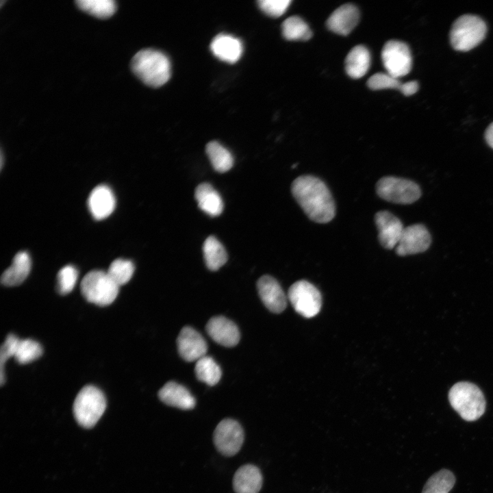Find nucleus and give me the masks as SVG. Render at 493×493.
<instances>
[{
	"label": "nucleus",
	"instance_id": "nucleus-1",
	"mask_svg": "<svg viewBox=\"0 0 493 493\" xmlns=\"http://www.w3.org/2000/svg\"><path fill=\"white\" fill-rule=\"evenodd\" d=\"M291 190L295 200L312 220L327 223L335 216V203L331 194L319 178L300 176L292 182Z\"/></svg>",
	"mask_w": 493,
	"mask_h": 493
},
{
	"label": "nucleus",
	"instance_id": "nucleus-27",
	"mask_svg": "<svg viewBox=\"0 0 493 493\" xmlns=\"http://www.w3.org/2000/svg\"><path fill=\"white\" fill-rule=\"evenodd\" d=\"M194 372L197 379L208 385H216L222 375L220 366L212 357L207 355L196 362Z\"/></svg>",
	"mask_w": 493,
	"mask_h": 493
},
{
	"label": "nucleus",
	"instance_id": "nucleus-17",
	"mask_svg": "<svg viewBox=\"0 0 493 493\" xmlns=\"http://www.w3.org/2000/svg\"><path fill=\"white\" fill-rule=\"evenodd\" d=\"M115 204L114 195L111 189L105 185L95 187L88 200L89 210L97 220L104 219L109 216L114 211Z\"/></svg>",
	"mask_w": 493,
	"mask_h": 493
},
{
	"label": "nucleus",
	"instance_id": "nucleus-21",
	"mask_svg": "<svg viewBox=\"0 0 493 493\" xmlns=\"http://www.w3.org/2000/svg\"><path fill=\"white\" fill-rule=\"evenodd\" d=\"M31 269V260L25 251H20L15 255L12 265L2 274L1 283L6 286H15L21 284L28 276Z\"/></svg>",
	"mask_w": 493,
	"mask_h": 493
},
{
	"label": "nucleus",
	"instance_id": "nucleus-10",
	"mask_svg": "<svg viewBox=\"0 0 493 493\" xmlns=\"http://www.w3.org/2000/svg\"><path fill=\"white\" fill-rule=\"evenodd\" d=\"M244 431L238 422L226 418L221 420L214 432V443L223 455L231 457L241 448L244 442Z\"/></svg>",
	"mask_w": 493,
	"mask_h": 493
},
{
	"label": "nucleus",
	"instance_id": "nucleus-11",
	"mask_svg": "<svg viewBox=\"0 0 493 493\" xmlns=\"http://www.w3.org/2000/svg\"><path fill=\"white\" fill-rule=\"evenodd\" d=\"M431 241V235L426 227L414 224L404 228L395 251L400 256L422 253L429 249Z\"/></svg>",
	"mask_w": 493,
	"mask_h": 493
},
{
	"label": "nucleus",
	"instance_id": "nucleus-26",
	"mask_svg": "<svg viewBox=\"0 0 493 493\" xmlns=\"http://www.w3.org/2000/svg\"><path fill=\"white\" fill-rule=\"evenodd\" d=\"M282 34L288 40L306 41L312 36V31L305 21L299 16L286 18L281 25Z\"/></svg>",
	"mask_w": 493,
	"mask_h": 493
},
{
	"label": "nucleus",
	"instance_id": "nucleus-37",
	"mask_svg": "<svg viewBox=\"0 0 493 493\" xmlns=\"http://www.w3.org/2000/svg\"><path fill=\"white\" fill-rule=\"evenodd\" d=\"M485 139L488 144L493 149V122L487 127L485 131Z\"/></svg>",
	"mask_w": 493,
	"mask_h": 493
},
{
	"label": "nucleus",
	"instance_id": "nucleus-14",
	"mask_svg": "<svg viewBox=\"0 0 493 493\" xmlns=\"http://www.w3.org/2000/svg\"><path fill=\"white\" fill-rule=\"evenodd\" d=\"M257 288L261 300L270 312L279 314L286 309V294L275 278L269 275L261 277L257 281Z\"/></svg>",
	"mask_w": 493,
	"mask_h": 493
},
{
	"label": "nucleus",
	"instance_id": "nucleus-34",
	"mask_svg": "<svg viewBox=\"0 0 493 493\" xmlns=\"http://www.w3.org/2000/svg\"><path fill=\"white\" fill-rule=\"evenodd\" d=\"M19 340L20 339H18L14 334L10 333L7 336L3 344L1 345L0 350V379L1 385L5 381L4 375V364L8 358L14 356Z\"/></svg>",
	"mask_w": 493,
	"mask_h": 493
},
{
	"label": "nucleus",
	"instance_id": "nucleus-9",
	"mask_svg": "<svg viewBox=\"0 0 493 493\" xmlns=\"http://www.w3.org/2000/svg\"><path fill=\"white\" fill-rule=\"evenodd\" d=\"M381 59L387 73L394 77L405 76L411 71L412 58L410 49L402 41H388L383 47Z\"/></svg>",
	"mask_w": 493,
	"mask_h": 493
},
{
	"label": "nucleus",
	"instance_id": "nucleus-15",
	"mask_svg": "<svg viewBox=\"0 0 493 493\" xmlns=\"http://www.w3.org/2000/svg\"><path fill=\"white\" fill-rule=\"evenodd\" d=\"M205 329L210 338L222 346L231 347L239 342L240 336L238 327L224 316L211 318Z\"/></svg>",
	"mask_w": 493,
	"mask_h": 493
},
{
	"label": "nucleus",
	"instance_id": "nucleus-3",
	"mask_svg": "<svg viewBox=\"0 0 493 493\" xmlns=\"http://www.w3.org/2000/svg\"><path fill=\"white\" fill-rule=\"evenodd\" d=\"M453 408L466 421L479 419L485 409V399L478 386L461 381L455 383L448 392Z\"/></svg>",
	"mask_w": 493,
	"mask_h": 493
},
{
	"label": "nucleus",
	"instance_id": "nucleus-31",
	"mask_svg": "<svg viewBox=\"0 0 493 493\" xmlns=\"http://www.w3.org/2000/svg\"><path fill=\"white\" fill-rule=\"evenodd\" d=\"M134 265L130 260L116 259L114 260L107 273L110 277L118 286L127 283L133 276Z\"/></svg>",
	"mask_w": 493,
	"mask_h": 493
},
{
	"label": "nucleus",
	"instance_id": "nucleus-30",
	"mask_svg": "<svg viewBox=\"0 0 493 493\" xmlns=\"http://www.w3.org/2000/svg\"><path fill=\"white\" fill-rule=\"evenodd\" d=\"M42 354V348L36 341L31 339L20 340L14 355L15 359L21 364L31 362Z\"/></svg>",
	"mask_w": 493,
	"mask_h": 493
},
{
	"label": "nucleus",
	"instance_id": "nucleus-18",
	"mask_svg": "<svg viewBox=\"0 0 493 493\" xmlns=\"http://www.w3.org/2000/svg\"><path fill=\"white\" fill-rule=\"evenodd\" d=\"M263 482L260 470L253 464L240 466L233 478V488L236 493H258Z\"/></svg>",
	"mask_w": 493,
	"mask_h": 493
},
{
	"label": "nucleus",
	"instance_id": "nucleus-12",
	"mask_svg": "<svg viewBox=\"0 0 493 493\" xmlns=\"http://www.w3.org/2000/svg\"><path fill=\"white\" fill-rule=\"evenodd\" d=\"M178 352L187 362H197L206 355L207 346L203 336L193 328L186 326L177 339Z\"/></svg>",
	"mask_w": 493,
	"mask_h": 493
},
{
	"label": "nucleus",
	"instance_id": "nucleus-32",
	"mask_svg": "<svg viewBox=\"0 0 493 493\" xmlns=\"http://www.w3.org/2000/svg\"><path fill=\"white\" fill-rule=\"evenodd\" d=\"M78 278L77 270L72 265L62 268L57 276V290L61 294H66L74 288Z\"/></svg>",
	"mask_w": 493,
	"mask_h": 493
},
{
	"label": "nucleus",
	"instance_id": "nucleus-23",
	"mask_svg": "<svg viewBox=\"0 0 493 493\" xmlns=\"http://www.w3.org/2000/svg\"><path fill=\"white\" fill-rule=\"evenodd\" d=\"M370 53L364 45H359L351 49L345 59L348 75L354 79L364 76L370 66Z\"/></svg>",
	"mask_w": 493,
	"mask_h": 493
},
{
	"label": "nucleus",
	"instance_id": "nucleus-24",
	"mask_svg": "<svg viewBox=\"0 0 493 493\" xmlns=\"http://www.w3.org/2000/svg\"><path fill=\"white\" fill-rule=\"evenodd\" d=\"M204 260L213 271L218 270L227 260L226 251L220 242L213 236L207 237L203 245Z\"/></svg>",
	"mask_w": 493,
	"mask_h": 493
},
{
	"label": "nucleus",
	"instance_id": "nucleus-4",
	"mask_svg": "<svg viewBox=\"0 0 493 493\" xmlns=\"http://www.w3.org/2000/svg\"><path fill=\"white\" fill-rule=\"evenodd\" d=\"M485 23L474 14H464L453 23L450 31V42L457 51H467L477 46L485 38Z\"/></svg>",
	"mask_w": 493,
	"mask_h": 493
},
{
	"label": "nucleus",
	"instance_id": "nucleus-22",
	"mask_svg": "<svg viewBox=\"0 0 493 493\" xmlns=\"http://www.w3.org/2000/svg\"><path fill=\"white\" fill-rule=\"evenodd\" d=\"M194 197L199 207L211 216L220 215L223 210V201L218 192L207 183L199 184Z\"/></svg>",
	"mask_w": 493,
	"mask_h": 493
},
{
	"label": "nucleus",
	"instance_id": "nucleus-33",
	"mask_svg": "<svg viewBox=\"0 0 493 493\" xmlns=\"http://www.w3.org/2000/svg\"><path fill=\"white\" fill-rule=\"evenodd\" d=\"M367 85L373 90L383 89H397L399 90L402 83L399 78L394 77L388 73H378L368 79Z\"/></svg>",
	"mask_w": 493,
	"mask_h": 493
},
{
	"label": "nucleus",
	"instance_id": "nucleus-8",
	"mask_svg": "<svg viewBox=\"0 0 493 493\" xmlns=\"http://www.w3.org/2000/svg\"><path fill=\"white\" fill-rule=\"evenodd\" d=\"M288 298L295 311L303 317H314L320 310L321 294L313 284L305 280L294 283L289 288Z\"/></svg>",
	"mask_w": 493,
	"mask_h": 493
},
{
	"label": "nucleus",
	"instance_id": "nucleus-2",
	"mask_svg": "<svg viewBox=\"0 0 493 493\" xmlns=\"http://www.w3.org/2000/svg\"><path fill=\"white\" fill-rule=\"evenodd\" d=\"M134 74L146 85L157 88L170 77V62L162 51L144 49L138 51L131 60Z\"/></svg>",
	"mask_w": 493,
	"mask_h": 493
},
{
	"label": "nucleus",
	"instance_id": "nucleus-29",
	"mask_svg": "<svg viewBox=\"0 0 493 493\" xmlns=\"http://www.w3.org/2000/svg\"><path fill=\"white\" fill-rule=\"evenodd\" d=\"M75 3L82 11L99 18H108L116 10L113 0H77Z\"/></svg>",
	"mask_w": 493,
	"mask_h": 493
},
{
	"label": "nucleus",
	"instance_id": "nucleus-35",
	"mask_svg": "<svg viewBox=\"0 0 493 493\" xmlns=\"http://www.w3.org/2000/svg\"><path fill=\"white\" fill-rule=\"evenodd\" d=\"M260 8L267 15L279 17L288 8L290 0H260L257 1Z\"/></svg>",
	"mask_w": 493,
	"mask_h": 493
},
{
	"label": "nucleus",
	"instance_id": "nucleus-7",
	"mask_svg": "<svg viewBox=\"0 0 493 493\" xmlns=\"http://www.w3.org/2000/svg\"><path fill=\"white\" fill-rule=\"evenodd\" d=\"M377 194L383 199L399 204H410L421 196V190L415 182L403 178L384 177L376 185Z\"/></svg>",
	"mask_w": 493,
	"mask_h": 493
},
{
	"label": "nucleus",
	"instance_id": "nucleus-6",
	"mask_svg": "<svg viewBox=\"0 0 493 493\" xmlns=\"http://www.w3.org/2000/svg\"><path fill=\"white\" fill-rule=\"evenodd\" d=\"M80 287L83 296L88 301L100 306L111 304L116 299L119 288L107 272L97 270L88 273Z\"/></svg>",
	"mask_w": 493,
	"mask_h": 493
},
{
	"label": "nucleus",
	"instance_id": "nucleus-20",
	"mask_svg": "<svg viewBox=\"0 0 493 493\" xmlns=\"http://www.w3.org/2000/svg\"><path fill=\"white\" fill-rule=\"evenodd\" d=\"M210 49L220 60L233 64L240 58L243 48L238 38L229 34H218L212 40Z\"/></svg>",
	"mask_w": 493,
	"mask_h": 493
},
{
	"label": "nucleus",
	"instance_id": "nucleus-25",
	"mask_svg": "<svg viewBox=\"0 0 493 493\" xmlns=\"http://www.w3.org/2000/svg\"><path fill=\"white\" fill-rule=\"evenodd\" d=\"M205 151L215 170L225 173L233 166V157L231 153L219 142L216 141L208 142Z\"/></svg>",
	"mask_w": 493,
	"mask_h": 493
},
{
	"label": "nucleus",
	"instance_id": "nucleus-28",
	"mask_svg": "<svg viewBox=\"0 0 493 493\" xmlns=\"http://www.w3.org/2000/svg\"><path fill=\"white\" fill-rule=\"evenodd\" d=\"M455 483V477L453 472L442 469L428 479L422 493H448Z\"/></svg>",
	"mask_w": 493,
	"mask_h": 493
},
{
	"label": "nucleus",
	"instance_id": "nucleus-16",
	"mask_svg": "<svg viewBox=\"0 0 493 493\" xmlns=\"http://www.w3.org/2000/svg\"><path fill=\"white\" fill-rule=\"evenodd\" d=\"M359 19L358 8L353 4L346 3L332 12L327 21V27L336 34L347 36L356 27Z\"/></svg>",
	"mask_w": 493,
	"mask_h": 493
},
{
	"label": "nucleus",
	"instance_id": "nucleus-13",
	"mask_svg": "<svg viewBox=\"0 0 493 493\" xmlns=\"http://www.w3.org/2000/svg\"><path fill=\"white\" fill-rule=\"evenodd\" d=\"M375 221L381 246L387 249L395 248L404 229L400 219L388 211H379L375 214Z\"/></svg>",
	"mask_w": 493,
	"mask_h": 493
},
{
	"label": "nucleus",
	"instance_id": "nucleus-5",
	"mask_svg": "<svg viewBox=\"0 0 493 493\" xmlns=\"http://www.w3.org/2000/svg\"><path fill=\"white\" fill-rule=\"evenodd\" d=\"M105 407L106 400L103 393L95 386L86 385L75 399L73 413L81 426L90 428L100 419Z\"/></svg>",
	"mask_w": 493,
	"mask_h": 493
},
{
	"label": "nucleus",
	"instance_id": "nucleus-36",
	"mask_svg": "<svg viewBox=\"0 0 493 493\" xmlns=\"http://www.w3.org/2000/svg\"><path fill=\"white\" fill-rule=\"evenodd\" d=\"M419 88L418 83L416 81H409L402 84L400 91L405 96H410L416 93Z\"/></svg>",
	"mask_w": 493,
	"mask_h": 493
},
{
	"label": "nucleus",
	"instance_id": "nucleus-19",
	"mask_svg": "<svg viewBox=\"0 0 493 493\" xmlns=\"http://www.w3.org/2000/svg\"><path fill=\"white\" fill-rule=\"evenodd\" d=\"M158 396L164 403L181 409H191L196 404L191 393L175 381L167 382L159 391Z\"/></svg>",
	"mask_w": 493,
	"mask_h": 493
}]
</instances>
